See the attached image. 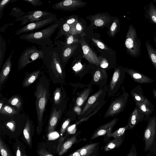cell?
Returning <instances> with one entry per match:
<instances>
[{
    "mask_svg": "<svg viewBox=\"0 0 156 156\" xmlns=\"http://www.w3.org/2000/svg\"><path fill=\"white\" fill-rule=\"evenodd\" d=\"M64 19L61 18L46 28L40 30L23 34L19 37L22 40L39 45L41 47L52 45L51 37L57 29L62 23Z\"/></svg>",
    "mask_w": 156,
    "mask_h": 156,
    "instance_id": "cell-1",
    "label": "cell"
},
{
    "mask_svg": "<svg viewBox=\"0 0 156 156\" xmlns=\"http://www.w3.org/2000/svg\"><path fill=\"white\" fill-rule=\"evenodd\" d=\"M108 85L100 89L91 96L87 101L78 118L80 120L96 113L106 101L105 98L107 94Z\"/></svg>",
    "mask_w": 156,
    "mask_h": 156,
    "instance_id": "cell-2",
    "label": "cell"
},
{
    "mask_svg": "<svg viewBox=\"0 0 156 156\" xmlns=\"http://www.w3.org/2000/svg\"><path fill=\"white\" fill-rule=\"evenodd\" d=\"M48 92L42 84H38L34 95L36 98L35 105L37 118V131L39 134L42 130L43 116L48 101Z\"/></svg>",
    "mask_w": 156,
    "mask_h": 156,
    "instance_id": "cell-3",
    "label": "cell"
},
{
    "mask_svg": "<svg viewBox=\"0 0 156 156\" xmlns=\"http://www.w3.org/2000/svg\"><path fill=\"white\" fill-rule=\"evenodd\" d=\"M125 44L127 51L130 55L136 57L140 55L141 42L137 38L135 28L132 24L129 27Z\"/></svg>",
    "mask_w": 156,
    "mask_h": 156,
    "instance_id": "cell-4",
    "label": "cell"
},
{
    "mask_svg": "<svg viewBox=\"0 0 156 156\" xmlns=\"http://www.w3.org/2000/svg\"><path fill=\"white\" fill-rule=\"evenodd\" d=\"M122 93L110 103L104 117H113L117 115L124 109L129 96L125 90L123 86L121 87Z\"/></svg>",
    "mask_w": 156,
    "mask_h": 156,
    "instance_id": "cell-5",
    "label": "cell"
},
{
    "mask_svg": "<svg viewBox=\"0 0 156 156\" xmlns=\"http://www.w3.org/2000/svg\"><path fill=\"white\" fill-rule=\"evenodd\" d=\"M44 56V52L41 49H38L35 46L27 48L22 52L18 60V70L24 68L36 60L43 59Z\"/></svg>",
    "mask_w": 156,
    "mask_h": 156,
    "instance_id": "cell-6",
    "label": "cell"
},
{
    "mask_svg": "<svg viewBox=\"0 0 156 156\" xmlns=\"http://www.w3.org/2000/svg\"><path fill=\"white\" fill-rule=\"evenodd\" d=\"M56 17H57L56 15L51 12L34 10L26 12V15L16 18L15 21H20V25L23 26L30 23Z\"/></svg>",
    "mask_w": 156,
    "mask_h": 156,
    "instance_id": "cell-7",
    "label": "cell"
},
{
    "mask_svg": "<svg viewBox=\"0 0 156 156\" xmlns=\"http://www.w3.org/2000/svg\"><path fill=\"white\" fill-rule=\"evenodd\" d=\"M156 138V117H150L147 120V126L143 134L144 143V151H149L154 144Z\"/></svg>",
    "mask_w": 156,
    "mask_h": 156,
    "instance_id": "cell-8",
    "label": "cell"
},
{
    "mask_svg": "<svg viewBox=\"0 0 156 156\" xmlns=\"http://www.w3.org/2000/svg\"><path fill=\"white\" fill-rule=\"evenodd\" d=\"M125 68L118 67L115 69L108 85L107 94L108 97L114 96L117 92L125 77Z\"/></svg>",
    "mask_w": 156,
    "mask_h": 156,
    "instance_id": "cell-9",
    "label": "cell"
},
{
    "mask_svg": "<svg viewBox=\"0 0 156 156\" xmlns=\"http://www.w3.org/2000/svg\"><path fill=\"white\" fill-rule=\"evenodd\" d=\"M57 17H53L40 21L28 23L19 29L16 32L15 35H18L31 33L45 26L51 24L58 20Z\"/></svg>",
    "mask_w": 156,
    "mask_h": 156,
    "instance_id": "cell-10",
    "label": "cell"
},
{
    "mask_svg": "<svg viewBox=\"0 0 156 156\" xmlns=\"http://www.w3.org/2000/svg\"><path fill=\"white\" fill-rule=\"evenodd\" d=\"M54 44L58 49L62 66L68 62L78 46L77 43L64 45L59 40L55 41Z\"/></svg>",
    "mask_w": 156,
    "mask_h": 156,
    "instance_id": "cell-11",
    "label": "cell"
},
{
    "mask_svg": "<svg viewBox=\"0 0 156 156\" xmlns=\"http://www.w3.org/2000/svg\"><path fill=\"white\" fill-rule=\"evenodd\" d=\"M87 3L80 0H65L58 2L52 6L55 10L72 11L85 6Z\"/></svg>",
    "mask_w": 156,
    "mask_h": 156,
    "instance_id": "cell-12",
    "label": "cell"
},
{
    "mask_svg": "<svg viewBox=\"0 0 156 156\" xmlns=\"http://www.w3.org/2000/svg\"><path fill=\"white\" fill-rule=\"evenodd\" d=\"M91 76V81L90 83L92 85L95 84L100 88L107 85L108 76L105 69L98 66L97 68L92 72Z\"/></svg>",
    "mask_w": 156,
    "mask_h": 156,
    "instance_id": "cell-13",
    "label": "cell"
},
{
    "mask_svg": "<svg viewBox=\"0 0 156 156\" xmlns=\"http://www.w3.org/2000/svg\"><path fill=\"white\" fill-rule=\"evenodd\" d=\"M80 43L81 45L83 52V57L91 63L99 66L98 57L86 43L83 37L81 38Z\"/></svg>",
    "mask_w": 156,
    "mask_h": 156,
    "instance_id": "cell-14",
    "label": "cell"
},
{
    "mask_svg": "<svg viewBox=\"0 0 156 156\" xmlns=\"http://www.w3.org/2000/svg\"><path fill=\"white\" fill-rule=\"evenodd\" d=\"M118 120L119 119L115 116L112 120L98 127L91 136L90 139L93 140L98 137L105 135L107 134L112 132Z\"/></svg>",
    "mask_w": 156,
    "mask_h": 156,
    "instance_id": "cell-15",
    "label": "cell"
},
{
    "mask_svg": "<svg viewBox=\"0 0 156 156\" xmlns=\"http://www.w3.org/2000/svg\"><path fill=\"white\" fill-rule=\"evenodd\" d=\"M144 114L136 105L135 108L131 112L127 124L129 129L132 130L139 123L144 120Z\"/></svg>",
    "mask_w": 156,
    "mask_h": 156,
    "instance_id": "cell-16",
    "label": "cell"
},
{
    "mask_svg": "<svg viewBox=\"0 0 156 156\" xmlns=\"http://www.w3.org/2000/svg\"><path fill=\"white\" fill-rule=\"evenodd\" d=\"M126 73L136 82L140 84L152 83L154 80L143 74L131 68H125Z\"/></svg>",
    "mask_w": 156,
    "mask_h": 156,
    "instance_id": "cell-17",
    "label": "cell"
},
{
    "mask_svg": "<svg viewBox=\"0 0 156 156\" xmlns=\"http://www.w3.org/2000/svg\"><path fill=\"white\" fill-rule=\"evenodd\" d=\"M92 90L91 84L84 85L82 90L76 96L75 107L80 108L86 101Z\"/></svg>",
    "mask_w": 156,
    "mask_h": 156,
    "instance_id": "cell-18",
    "label": "cell"
},
{
    "mask_svg": "<svg viewBox=\"0 0 156 156\" xmlns=\"http://www.w3.org/2000/svg\"><path fill=\"white\" fill-rule=\"evenodd\" d=\"M100 146L99 143L86 145L79 149L80 156H98Z\"/></svg>",
    "mask_w": 156,
    "mask_h": 156,
    "instance_id": "cell-19",
    "label": "cell"
},
{
    "mask_svg": "<svg viewBox=\"0 0 156 156\" xmlns=\"http://www.w3.org/2000/svg\"><path fill=\"white\" fill-rule=\"evenodd\" d=\"M79 134V132H78L65 141L58 144L57 150L59 156L64 154L74 144L80 142V140H78V135Z\"/></svg>",
    "mask_w": 156,
    "mask_h": 156,
    "instance_id": "cell-20",
    "label": "cell"
},
{
    "mask_svg": "<svg viewBox=\"0 0 156 156\" xmlns=\"http://www.w3.org/2000/svg\"><path fill=\"white\" fill-rule=\"evenodd\" d=\"M13 49L11 51L10 55L6 59L3 64L0 73V87H1L4 83L10 71L12 63L11 60L12 54L14 51Z\"/></svg>",
    "mask_w": 156,
    "mask_h": 156,
    "instance_id": "cell-21",
    "label": "cell"
},
{
    "mask_svg": "<svg viewBox=\"0 0 156 156\" xmlns=\"http://www.w3.org/2000/svg\"><path fill=\"white\" fill-rule=\"evenodd\" d=\"M135 104L144 114V120L147 121L154 109V105L147 98L143 102L135 103Z\"/></svg>",
    "mask_w": 156,
    "mask_h": 156,
    "instance_id": "cell-22",
    "label": "cell"
},
{
    "mask_svg": "<svg viewBox=\"0 0 156 156\" xmlns=\"http://www.w3.org/2000/svg\"><path fill=\"white\" fill-rule=\"evenodd\" d=\"M62 113V110H57L55 108H54L48 121V133H50L54 131Z\"/></svg>",
    "mask_w": 156,
    "mask_h": 156,
    "instance_id": "cell-23",
    "label": "cell"
},
{
    "mask_svg": "<svg viewBox=\"0 0 156 156\" xmlns=\"http://www.w3.org/2000/svg\"><path fill=\"white\" fill-rule=\"evenodd\" d=\"M90 17L92 24L96 27L104 26L110 21V17L104 14H97Z\"/></svg>",
    "mask_w": 156,
    "mask_h": 156,
    "instance_id": "cell-24",
    "label": "cell"
},
{
    "mask_svg": "<svg viewBox=\"0 0 156 156\" xmlns=\"http://www.w3.org/2000/svg\"><path fill=\"white\" fill-rule=\"evenodd\" d=\"M125 135L114 138L111 140H108L103 147V149L107 152L113 149L119 148L122 144L125 139Z\"/></svg>",
    "mask_w": 156,
    "mask_h": 156,
    "instance_id": "cell-25",
    "label": "cell"
},
{
    "mask_svg": "<svg viewBox=\"0 0 156 156\" xmlns=\"http://www.w3.org/2000/svg\"><path fill=\"white\" fill-rule=\"evenodd\" d=\"M131 95L135 103H142L147 98L143 95V91L141 86L138 84L130 91Z\"/></svg>",
    "mask_w": 156,
    "mask_h": 156,
    "instance_id": "cell-26",
    "label": "cell"
},
{
    "mask_svg": "<svg viewBox=\"0 0 156 156\" xmlns=\"http://www.w3.org/2000/svg\"><path fill=\"white\" fill-rule=\"evenodd\" d=\"M72 66V69L74 74L76 76H80V79L88 72V71L85 70V66L80 62L75 63Z\"/></svg>",
    "mask_w": 156,
    "mask_h": 156,
    "instance_id": "cell-27",
    "label": "cell"
},
{
    "mask_svg": "<svg viewBox=\"0 0 156 156\" xmlns=\"http://www.w3.org/2000/svg\"><path fill=\"white\" fill-rule=\"evenodd\" d=\"M40 72V70H37L29 74L23 80L22 85L23 87H28L34 82L37 78Z\"/></svg>",
    "mask_w": 156,
    "mask_h": 156,
    "instance_id": "cell-28",
    "label": "cell"
},
{
    "mask_svg": "<svg viewBox=\"0 0 156 156\" xmlns=\"http://www.w3.org/2000/svg\"><path fill=\"white\" fill-rule=\"evenodd\" d=\"M145 45L150 59L156 69V50L147 41H146Z\"/></svg>",
    "mask_w": 156,
    "mask_h": 156,
    "instance_id": "cell-29",
    "label": "cell"
},
{
    "mask_svg": "<svg viewBox=\"0 0 156 156\" xmlns=\"http://www.w3.org/2000/svg\"><path fill=\"white\" fill-rule=\"evenodd\" d=\"M66 37L65 41L62 42L64 45H69L74 44L80 43L81 37L78 35H74L69 33L65 35Z\"/></svg>",
    "mask_w": 156,
    "mask_h": 156,
    "instance_id": "cell-30",
    "label": "cell"
},
{
    "mask_svg": "<svg viewBox=\"0 0 156 156\" xmlns=\"http://www.w3.org/2000/svg\"><path fill=\"white\" fill-rule=\"evenodd\" d=\"M129 129L128 126L126 125L124 127L120 128L113 133H109L105 135V139H108L111 137L114 138L126 135V131Z\"/></svg>",
    "mask_w": 156,
    "mask_h": 156,
    "instance_id": "cell-31",
    "label": "cell"
},
{
    "mask_svg": "<svg viewBox=\"0 0 156 156\" xmlns=\"http://www.w3.org/2000/svg\"><path fill=\"white\" fill-rule=\"evenodd\" d=\"M71 27L68 24L63 22L59 27L57 35L55 38V41L57 40L63 35L69 33Z\"/></svg>",
    "mask_w": 156,
    "mask_h": 156,
    "instance_id": "cell-32",
    "label": "cell"
},
{
    "mask_svg": "<svg viewBox=\"0 0 156 156\" xmlns=\"http://www.w3.org/2000/svg\"><path fill=\"white\" fill-rule=\"evenodd\" d=\"M24 137L29 145H31L32 137L30 132V125L29 120H27L26 124L23 131Z\"/></svg>",
    "mask_w": 156,
    "mask_h": 156,
    "instance_id": "cell-33",
    "label": "cell"
},
{
    "mask_svg": "<svg viewBox=\"0 0 156 156\" xmlns=\"http://www.w3.org/2000/svg\"><path fill=\"white\" fill-rule=\"evenodd\" d=\"M6 49V42L3 37L0 34V67L4 60Z\"/></svg>",
    "mask_w": 156,
    "mask_h": 156,
    "instance_id": "cell-34",
    "label": "cell"
},
{
    "mask_svg": "<svg viewBox=\"0 0 156 156\" xmlns=\"http://www.w3.org/2000/svg\"><path fill=\"white\" fill-rule=\"evenodd\" d=\"M17 112L14 108L8 105L3 106L0 110V113L3 115H13L16 114Z\"/></svg>",
    "mask_w": 156,
    "mask_h": 156,
    "instance_id": "cell-35",
    "label": "cell"
},
{
    "mask_svg": "<svg viewBox=\"0 0 156 156\" xmlns=\"http://www.w3.org/2000/svg\"><path fill=\"white\" fill-rule=\"evenodd\" d=\"M26 14L22 9L18 7H13L11 9L9 15L16 18L20 17Z\"/></svg>",
    "mask_w": 156,
    "mask_h": 156,
    "instance_id": "cell-36",
    "label": "cell"
},
{
    "mask_svg": "<svg viewBox=\"0 0 156 156\" xmlns=\"http://www.w3.org/2000/svg\"><path fill=\"white\" fill-rule=\"evenodd\" d=\"M148 14L150 19L156 25V8L151 3L149 5Z\"/></svg>",
    "mask_w": 156,
    "mask_h": 156,
    "instance_id": "cell-37",
    "label": "cell"
},
{
    "mask_svg": "<svg viewBox=\"0 0 156 156\" xmlns=\"http://www.w3.org/2000/svg\"><path fill=\"white\" fill-rule=\"evenodd\" d=\"M8 103L15 106L19 110L21 105V102L20 98L17 96H14L9 98L8 101Z\"/></svg>",
    "mask_w": 156,
    "mask_h": 156,
    "instance_id": "cell-38",
    "label": "cell"
},
{
    "mask_svg": "<svg viewBox=\"0 0 156 156\" xmlns=\"http://www.w3.org/2000/svg\"><path fill=\"white\" fill-rule=\"evenodd\" d=\"M119 23V20L117 19H115L113 21L109 31V35L111 37H114L116 33Z\"/></svg>",
    "mask_w": 156,
    "mask_h": 156,
    "instance_id": "cell-39",
    "label": "cell"
},
{
    "mask_svg": "<svg viewBox=\"0 0 156 156\" xmlns=\"http://www.w3.org/2000/svg\"><path fill=\"white\" fill-rule=\"evenodd\" d=\"M62 100V94L61 90L60 88L56 89L54 92L53 100L55 104L56 105L59 104Z\"/></svg>",
    "mask_w": 156,
    "mask_h": 156,
    "instance_id": "cell-40",
    "label": "cell"
},
{
    "mask_svg": "<svg viewBox=\"0 0 156 156\" xmlns=\"http://www.w3.org/2000/svg\"><path fill=\"white\" fill-rule=\"evenodd\" d=\"M18 0H2L0 2V18L1 19L3 15L4 8L10 3H13Z\"/></svg>",
    "mask_w": 156,
    "mask_h": 156,
    "instance_id": "cell-41",
    "label": "cell"
},
{
    "mask_svg": "<svg viewBox=\"0 0 156 156\" xmlns=\"http://www.w3.org/2000/svg\"><path fill=\"white\" fill-rule=\"evenodd\" d=\"M78 17L76 16H71L67 17L64 20V22L70 26H75L78 21Z\"/></svg>",
    "mask_w": 156,
    "mask_h": 156,
    "instance_id": "cell-42",
    "label": "cell"
},
{
    "mask_svg": "<svg viewBox=\"0 0 156 156\" xmlns=\"http://www.w3.org/2000/svg\"><path fill=\"white\" fill-rule=\"evenodd\" d=\"M0 150L2 156H11L9 151L1 138L0 139Z\"/></svg>",
    "mask_w": 156,
    "mask_h": 156,
    "instance_id": "cell-43",
    "label": "cell"
},
{
    "mask_svg": "<svg viewBox=\"0 0 156 156\" xmlns=\"http://www.w3.org/2000/svg\"><path fill=\"white\" fill-rule=\"evenodd\" d=\"M75 28L77 34L81 37H83L85 34L84 31V28L81 23L78 22L75 26Z\"/></svg>",
    "mask_w": 156,
    "mask_h": 156,
    "instance_id": "cell-44",
    "label": "cell"
},
{
    "mask_svg": "<svg viewBox=\"0 0 156 156\" xmlns=\"http://www.w3.org/2000/svg\"><path fill=\"white\" fill-rule=\"evenodd\" d=\"M92 39L95 44L101 49L107 51H111L110 48H109L101 41L94 38H92Z\"/></svg>",
    "mask_w": 156,
    "mask_h": 156,
    "instance_id": "cell-45",
    "label": "cell"
},
{
    "mask_svg": "<svg viewBox=\"0 0 156 156\" xmlns=\"http://www.w3.org/2000/svg\"><path fill=\"white\" fill-rule=\"evenodd\" d=\"M99 60V66L104 69H107L109 67V63L107 60L105 58L102 57H98Z\"/></svg>",
    "mask_w": 156,
    "mask_h": 156,
    "instance_id": "cell-46",
    "label": "cell"
},
{
    "mask_svg": "<svg viewBox=\"0 0 156 156\" xmlns=\"http://www.w3.org/2000/svg\"><path fill=\"white\" fill-rule=\"evenodd\" d=\"M71 120L70 119H68L63 123L60 129V134L62 135L65 132L68 126L69 125Z\"/></svg>",
    "mask_w": 156,
    "mask_h": 156,
    "instance_id": "cell-47",
    "label": "cell"
},
{
    "mask_svg": "<svg viewBox=\"0 0 156 156\" xmlns=\"http://www.w3.org/2000/svg\"><path fill=\"white\" fill-rule=\"evenodd\" d=\"M23 1L31 4L33 6H37L43 5L42 2L40 0H22Z\"/></svg>",
    "mask_w": 156,
    "mask_h": 156,
    "instance_id": "cell-48",
    "label": "cell"
},
{
    "mask_svg": "<svg viewBox=\"0 0 156 156\" xmlns=\"http://www.w3.org/2000/svg\"><path fill=\"white\" fill-rule=\"evenodd\" d=\"M126 156H138L135 144H132L129 152Z\"/></svg>",
    "mask_w": 156,
    "mask_h": 156,
    "instance_id": "cell-49",
    "label": "cell"
},
{
    "mask_svg": "<svg viewBox=\"0 0 156 156\" xmlns=\"http://www.w3.org/2000/svg\"><path fill=\"white\" fill-rule=\"evenodd\" d=\"M39 156H53L44 149H41L37 151Z\"/></svg>",
    "mask_w": 156,
    "mask_h": 156,
    "instance_id": "cell-50",
    "label": "cell"
},
{
    "mask_svg": "<svg viewBox=\"0 0 156 156\" xmlns=\"http://www.w3.org/2000/svg\"><path fill=\"white\" fill-rule=\"evenodd\" d=\"M15 23L12 22L4 24L2 25L0 28V31L1 32H4L6 29L9 27L13 26L14 25Z\"/></svg>",
    "mask_w": 156,
    "mask_h": 156,
    "instance_id": "cell-51",
    "label": "cell"
},
{
    "mask_svg": "<svg viewBox=\"0 0 156 156\" xmlns=\"http://www.w3.org/2000/svg\"><path fill=\"white\" fill-rule=\"evenodd\" d=\"M149 153H148V155L150 156L151 154H153L156 156V138L155 142L152 147L150 149Z\"/></svg>",
    "mask_w": 156,
    "mask_h": 156,
    "instance_id": "cell-52",
    "label": "cell"
},
{
    "mask_svg": "<svg viewBox=\"0 0 156 156\" xmlns=\"http://www.w3.org/2000/svg\"><path fill=\"white\" fill-rule=\"evenodd\" d=\"M7 126L12 131H14L15 128L14 122L12 121L8 122L6 124Z\"/></svg>",
    "mask_w": 156,
    "mask_h": 156,
    "instance_id": "cell-53",
    "label": "cell"
},
{
    "mask_svg": "<svg viewBox=\"0 0 156 156\" xmlns=\"http://www.w3.org/2000/svg\"><path fill=\"white\" fill-rule=\"evenodd\" d=\"M67 156H80L79 149L74 151Z\"/></svg>",
    "mask_w": 156,
    "mask_h": 156,
    "instance_id": "cell-54",
    "label": "cell"
},
{
    "mask_svg": "<svg viewBox=\"0 0 156 156\" xmlns=\"http://www.w3.org/2000/svg\"><path fill=\"white\" fill-rule=\"evenodd\" d=\"M16 156H23L22 153L19 146H18L16 151Z\"/></svg>",
    "mask_w": 156,
    "mask_h": 156,
    "instance_id": "cell-55",
    "label": "cell"
},
{
    "mask_svg": "<svg viewBox=\"0 0 156 156\" xmlns=\"http://www.w3.org/2000/svg\"><path fill=\"white\" fill-rule=\"evenodd\" d=\"M152 92L154 97L156 99V89H154L152 90Z\"/></svg>",
    "mask_w": 156,
    "mask_h": 156,
    "instance_id": "cell-56",
    "label": "cell"
},
{
    "mask_svg": "<svg viewBox=\"0 0 156 156\" xmlns=\"http://www.w3.org/2000/svg\"><path fill=\"white\" fill-rule=\"evenodd\" d=\"M3 101H1L0 102V110L1 109L2 107H3Z\"/></svg>",
    "mask_w": 156,
    "mask_h": 156,
    "instance_id": "cell-57",
    "label": "cell"
},
{
    "mask_svg": "<svg viewBox=\"0 0 156 156\" xmlns=\"http://www.w3.org/2000/svg\"><path fill=\"white\" fill-rule=\"evenodd\" d=\"M154 39L156 44V37H154Z\"/></svg>",
    "mask_w": 156,
    "mask_h": 156,
    "instance_id": "cell-58",
    "label": "cell"
},
{
    "mask_svg": "<svg viewBox=\"0 0 156 156\" xmlns=\"http://www.w3.org/2000/svg\"><path fill=\"white\" fill-rule=\"evenodd\" d=\"M154 1L156 3V0H154Z\"/></svg>",
    "mask_w": 156,
    "mask_h": 156,
    "instance_id": "cell-59",
    "label": "cell"
}]
</instances>
